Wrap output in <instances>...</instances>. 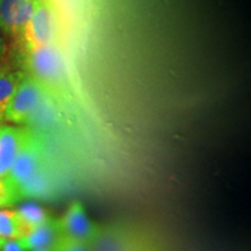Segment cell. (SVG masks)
I'll return each mask as SVG.
<instances>
[{
    "mask_svg": "<svg viewBox=\"0 0 251 251\" xmlns=\"http://www.w3.org/2000/svg\"><path fill=\"white\" fill-rule=\"evenodd\" d=\"M1 251H27L18 240H6Z\"/></svg>",
    "mask_w": 251,
    "mask_h": 251,
    "instance_id": "cell-14",
    "label": "cell"
},
{
    "mask_svg": "<svg viewBox=\"0 0 251 251\" xmlns=\"http://www.w3.org/2000/svg\"><path fill=\"white\" fill-rule=\"evenodd\" d=\"M61 236L62 235L59 233L57 219L50 216L45 224L34 229L26 237L18 241L28 251L34 249H45V248H54Z\"/></svg>",
    "mask_w": 251,
    "mask_h": 251,
    "instance_id": "cell-8",
    "label": "cell"
},
{
    "mask_svg": "<svg viewBox=\"0 0 251 251\" xmlns=\"http://www.w3.org/2000/svg\"><path fill=\"white\" fill-rule=\"evenodd\" d=\"M5 242H6V240H5V238L0 237V250H1V249H2V247H4V244H5Z\"/></svg>",
    "mask_w": 251,
    "mask_h": 251,
    "instance_id": "cell-17",
    "label": "cell"
},
{
    "mask_svg": "<svg viewBox=\"0 0 251 251\" xmlns=\"http://www.w3.org/2000/svg\"><path fill=\"white\" fill-rule=\"evenodd\" d=\"M55 14L48 0H34V12L20 40L25 51H31L54 43Z\"/></svg>",
    "mask_w": 251,
    "mask_h": 251,
    "instance_id": "cell-4",
    "label": "cell"
},
{
    "mask_svg": "<svg viewBox=\"0 0 251 251\" xmlns=\"http://www.w3.org/2000/svg\"><path fill=\"white\" fill-rule=\"evenodd\" d=\"M34 12V0H0V28L20 40Z\"/></svg>",
    "mask_w": 251,
    "mask_h": 251,
    "instance_id": "cell-6",
    "label": "cell"
},
{
    "mask_svg": "<svg viewBox=\"0 0 251 251\" xmlns=\"http://www.w3.org/2000/svg\"><path fill=\"white\" fill-rule=\"evenodd\" d=\"M30 234L19 213L13 209H0V237L5 240H21Z\"/></svg>",
    "mask_w": 251,
    "mask_h": 251,
    "instance_id": "cell-9",
    "label": "cell"
},
{
    "mask_svg": "<svg viewBox=\"0 0 251 251\" xmlns=\"http://www.w3.org/2000/svg\"><path fill=\"white\" fill-rule=\"evenodd\" d=\"M4 120V115L2 114H0V124H1V121Z\"/></svg>",
    "mask_w": 251,
    "mask_h": 251,
    "instance_id": "cell-18",
    "label": "cell"
},
{
    "mask_svg": "<svg viewBox=\"0 0 251 251\" xmlns=\"http://www.w3.org/2000/svg\"><path fill=\"white\" fill-rule=\"evenodd\" d=\"M46 144L42 137L30 130L12 165L7 179L19 199L42 198L50 191Z\"/></svg>",
    "mask_w": 251,
    "mask_h": 251,
    "instance_id": "cell-1",
    "label": "cell"
},
{
    "mask_svg": "<svg viewBox=\"0 0 251 251\" xmlns=\"http://www.w3.org/2000/svg\"><path fill=\"white\" fill-rule=\"evenodd\" d=\"M29 251H54V249L52 248H45V249H34Z\"/></svg>",
    "mask_w": 251,
    "mask_h": 251,
    "instance_id": "cell-16",
    "label": "cell"
},
{
    "mask_svg": "<svg viewBox=\"0 0 251 251\" xmlns=\"http://www.w3.org/2000/svg\"><path fill=\"white\" fill-rule=\"evenodd\" d=\"M4 51H5V46H4V41H2L1 37H0V69L2 68V56H4Z\"/></svg>",
    "mask_w": 251,
    "mask_h": 251,
    "instance_id": "cell-15",
    "label": "cell"
},
{
    "mask_svg": "<svg viewBox=\"0 0 251 251\" xmlns=\"http://www.w3.org/2000/svg\"><path fill=\"white\" fill-rule=\"evenodd\" d=\"M52 249L54 251H92L91 246L77 242V241H72L70 238L63 236H61Z\"/></svg>",
    "mask_w": 251,
    "mask_h": 251,
    "instance_id": "cell-13",
    "label": "cell"
},
{
    "mask_svg": "<svg viewBox=\"0 0 251 251\" xmlns=\"http://www.w3.org/2000/svg\"><path fill=\"white\" fill-rule=\"evenodd\" d=\"M48 96V89L26 74L6 108L4 120L17 125L27 124L39 112Z\"/></svg>",
    "mask_w": 251,
    "mask_h": 251,
    "instance_id": "cell-2",
    "label": "cell"
},
{
    "mask_svg": "<svg viewBox=\"0 0 251 251\" xmlns=\"http://www.w3.org/2000/svg\"><path fill=\"white\" fill-rule=\"evenodd\" d=\"M19 215L23 219L25 225L30 229V233L34 229L40 227L50 218L42 207L36 203H24L18 208Z\"/></svg>",
    "mask_w": 251,
    "mask_h": 251,
    "instance_id": "cell-11",
    "label": "cell"
},
{
    "mask_svg": "<svg viewBox=\"0 0 251 251\" xmlns=\"http://www.w3.org/2000/svg\"><path fill=\"white\" fill-rule=\"evenodd\" d=\"M18 201L20 199L7 178H0V208L12 206Z\"/></svg>",
    "mask_w": 251,
    "mask_h": 251,
    "instance_id": "cell-12",
    "label": "cell"
},
{
    "mask_svg": "<svg viewBox=\"0 0 251 251\" xmlns=\"http://www.w3.org/2000/svg\"><path fill=\"white\" fill-rule=\"evenodd\" d=\"M25 64L28 70L27 75L39 80L48 91L59 87L64 80V62L54 43L31 51H25Z\"/></svg>",
    "mask_w": 251,
    "mask_h": 251,
    "instance_id": "cell-3",
    "label": "cell"
},
{
    "mask_svg": "<svg viewBox=\"0 0 251 251\" xmlns=\"http://www.w3.org/2000/svg\"><path fill=\"white\" fill-rule=\"evenodd\" d=\"M59 233L63 237L92 246L98 241L100 229L87 216L83 203L74 201L61 218L57 219Z\"/></svg>",
    "mask_w": 251,
    "mask_h": 251,
    "instance_id": "cell-5",
    "label": "cell"
},
{
    "mask_svg": "<svg viewBox=\"0 0 251 251\" xmlns=\"http://www.w3.org/2000/svg\"><path fill=\"white\" fill-rule=\"evenodd\" d=\"M29 133L28 128L0 126V178H7Z\"/></svg>",
    "mask_w": 251,
    "mask_h": 251,
    "instance_id": "cell-7",
    "label": "cell"
},
{
    "mask_svg": "<svg viewBox=\"0 0 251 251\" xmlns=\"http://www.w3.org/2000/svg\"><path fill=\"white\" fill-rule=\"evenodd\" d=\"M26 72L21 70L0 69V114L4 115L12 97L14 96L18 86L24 79Z\"/></svg>",
    "mask_w": 251,
    "mask_h": 251,
    "instance_id": "cell-10",
    "label": "cell"
}]
</instances>
